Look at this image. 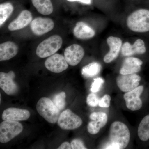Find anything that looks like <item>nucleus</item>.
Instances as JSON below:
<instances>
[{
	"label": "nucleus",
	"instance_id": "aec40b11",
	"mask_svg": "<svg viewBox=\"0 0 149 149\" xmlns=\"http://www.w3.org/2000/svg\"><path fill=\"white\" fill-rule=\"evenodd\" d=\"M33 6L38 12L43 15L52 13L54 8L51 0H32Z\"/></svg>",
	"mask_w": 149,
	"mask_h": 149
},
{
	"label": "nucleus",
	"instance_id": "7c9ffc66",
	"mask_svg": "<svg viewBox=\"0 0 149 149\" xmlns=\"http://www.w3.org/2000/svg\"><path fill=\"white\" fill-rule=\"evenodd\" d=\"M58 149H70L71 148V145L68 142H65L63 143L61 146L58 148Z\"/></svg>",
	"mask_w": 149,
	"mask_h": 149
},
{
	"label": "nucleus",
	"instance_id": "6ab92c4d",
	"mask_svg": "<svg viewBox=\"0 0 149 149\" xmlns=\"http://www.w3.org/2000/svg\"><path fill=\"white\" fill-rule=\"evenodd\" d=\"M19 48L15 43L7 41L0 45V61L10 59L18 53Z\"/></svg>",
	"mask_w": 149,
	"mask_h": 149
},
{
	"label": "nucleus",
	"instance_id": "9b49d317",
	"mask_svg": "<svg viewBox=\"0 0 149 149\" xmlns=\"http://www.w3.org/2000/svg\"><path fill=\"white\" fill-rule=\"evenodd\" d=\"M46 68L54 73H60L67 69L68 64L64 56L60 54H54L45 62Z\"/></svg>",
	"mask_w": 149,
	"mask_h": 149
},
{
	"label": "nucleus",
	"instance_id": "20e7f679",
	"mask_svg": "<svg viewBox=\"0 0 149 149\" xmlns=\"http://www.w3.org/2000/svg\"><path fill=\"white\" fill-rule=\"evenodd\" d=\"M62 38L58 35H54L39 44L36 54L40 58H45L53 55L61 47Z\"/></svg>",
	"mask_w": 149,
	"mask_h": 149
},
{
	"label": "nucleus",
	"instance_id": "393cba45",
	"mask_svg": "<svg viewBox=\"0 0 149 149\" xmlns=\"http://www.w3.org/2000/svg\"><path fill=\"white\" fill-rule=\"evenodd\" d=\"M65 98L66 95L63 92L59 93L54 97L53 102L60 111L64 109L65 106Z\"/></svg>",
	"mask_w": 149,
	"mask_h": 149
},
{
	"label": "nucleus",
	"instance_id": "412c9836",
	"mask_svg": "<svg viewBox=\"0 0 149 149\" xmlns=\"http://www.w3.org/2000/svg\"><path fill=\"white\" fill-rule=\"evenodd\" d=\"M138 134L141 141H147L149 140V114L141 120L138 128Z\"/></svg>",
	"mask_w": 149,
	"mask_h": 149
},
{
	"label": "nucleus",
	"instance_id": "7ed1b4c3",
	"mask_svg": "<svg viewBox=\"0 0 149 149\" xmlns=\"http://www.w3.org/2000/svg\"><path fill=\"white\" fill-rule=\"evenodd\" d=\"M36 109L38 113L47 122L56 123L58 120L60 111L51 99L42 97L37 102Z\"/></svg>",
	"mask_w": 149,
	"mask_h": 149
},
{
	"label": "nucleus",
	"instance_id": "f8f14e48",
	"mask_svg": "<svg viewBox=\"0 0 149 149\" xmlns=\"http://www.w3.org/2000/svg\"><path fill=\"white\" fill-rule=\"evenodd\" d=\"M15 77V73L12 70L8 73L0 72V87L9 95L16 94L18 91V86L13 81Z\"/></svg>",
	"mask_w": 149,
	"mask_h": 149
},
{
	"label": "nucleus",
	"instance_id": "f257e3e1",
	"mask_svg": "<svg viewBox=\"0 0 149 149\" xmlns=\"http://www.w3.org/2000/svg\"><path fill=\"white\" fill-rule=\"evenodd\" d=\"M109 138V142L104 148L124 149L130 141V131L127 125L123 123L115 121L110 127Z\"/></svg>",
	"mask_w": 149,
	"mask_h": 149
},
{
	"label": "nucleus",
	"instance_id": "9d476101",
	"mask_svg": "<svg viewBox=\"0 0 149 149\" xmlns=\"http://www.w3.org/2000/svg\"><path fill=\"white\" fill-rule=\"evenodd\" d=\"M54 23L52 19L49 18L37 17L32 20L30 28L32 32L37 36L44 35L52 30Z\"/></svg>",
	"mask_w": 149,
	"mask_h": 149
},
{
	"label": "nucleus",
	"instance_id": "bb28decb",
	"mask_svg": "<svg viewBox=\"0 0 149 149\" xmlns=\"http://www.w3.org/2000/svg\"><path fill=\"white\" fill-rule=\"evenodd\" d=\"M99 100L97 96L94 93L89 94L87 99V102L88 105L92 107H95L98 105Z\"/></svg>",
	"mask_w": 149,
	"mask_h": 149
},
{
	"label": "nucleus",
	"instance_id": "6e6552de",
	"mask_svg": "<svg viewBox=\"0 0 149 149\" xmlns=\"http://www.w3.org/2000/svg\"><path fill=\"white\" fill-rule=\"evenodd\" d=\"M143 90V86L140 85L124 94V99L128 109L131 111H137L141 109L143 102L140 97Z\"/></svg>",
	"mask_w": 149,
	"mask_h": 149
},
{
	"label": "nucleus",
	"instance_id": "f3484780",
	"mask_svg": "<svg viewBox=\"0 0 149 149\" xmlns=\"http://www.w3.org/2000/svg\"><path fill=\"white\" fill-rule=\"evenodd\" d=\"M32 14L30 11L27 10L22 11L17 18L10 22L8 29L11 31L23 29L32 22Z\"/></svg>",
	"mask_w": 149,
	"mask_h": 149
},
{
	"label": "nucleus",
	"instance_id": "c756f323",
	"mask_svg": "<svg viewBox=\"0 0 149 149\" xmlns=\"http://www.w3.org/2000/svg\"><path fill=\"white\" fill-rule=\"evenodd\" d=\"M68 1L73 2H79L85 5H91L92 3V0H67Z\"/></svg>",
	"mask_w": 149,
	"mask_h": 149
},
{
	"label": "nucleus",
	"instance_id": "4468645a",
	"mask_svg": "<svg viewBox=\"0 0 149 149\" xmlns=\"http://www.w3.org/2000/svg\"><path fill=\"white\" fill-rule=\"evenodd\" d=\"M30 116V112L27 110L12 107L4 111L2 118L3 120L22 121L27 120Z\"/></svg>",
	"mask_w": 149,
	"mask_h": 149
},
{
	"label": "nucleus",
	"instance_id": "39448f33",
	"mask_svg": "<svg viewBox=\"0 0 149 149\" xmlns=\"http://www.w3.org/2000/svg\"><path fill=\"white\" fill-rule=\"evenodd\" d=\"M23 126L18 121L4 120L0 124V142L6 143L22 132Z\"/></svg>",
	"mask_w": 149,
	"mask_h": 149
},
{
	"label": "nucleus",
	"instance_id": "423d86ee",
	"mask_svg": "<svg viewBox=\"0 0 149 149\" xmlns=\"http://www.w3.org/2000/svg\"><path fill=\"white\" fill-rule=\"evenodd\" d=\"M83 123L81 118L70 110H65L60 115L58 124L61 129L70 130L79 128Z\"/></svg>",
	"mask_w": 149,
	"mask_h": 149
},
{
	"label": "nucleus",
	"instance_id": "5701e85b",
	"mask_svg": "<svg viewBox=\"0 0 149 149\" xmlns=\"http://www.w3.org/2000/svg\"><path fill=\"white\" fill-rule=\"evenodd\" d=\"M13 7L10 3L0 5V26H1L10 16L13 11Z\"/></svg>",
	"mask_w": 149,
	"mask_h": 149
},
{
	"label": "nucleus",
	"instance_id": "a211bd4d",
	"mask_svg": "<svg viewBox=\"0 0 149 149\" xmlns=\"http://www.w3.org/2000/svg\"><path fill=\"white\" fill-rule=\"evenodd\" d=\"M73 34L77 39L88 40L93 38L95 35L94 29L83 22H79L76 23L73 29Z\"/></svg>",
	"mask_w": 149,
	"mask_h": 149
},
{
	"label": "nucleus",
	"instance_id": "1a4fd4ad",
	"mask_svg": "<svg viewBox=\"0 0 149 149\" xmlns=\"http://www.w3.org/2000/svg\"><path fill=\"white\" fill-rule=\"evenodd\" d=\"M64 56L67 62L71 66L79 64L85 55V51L83 47L77 44H73L65 50Z\"/></svg>",
	"mask_w": 149,
	"mask_h": 149
},
{
	"label": "nucleus",
	"instance_id": "2eb2a0df",
	"mask_svg": "<svg viewBox=\"0 0 149 149\" xmlns=\"http://www.w3.org/2000/svg\"><path fill=\"white\" fill-rule=\"evenodd\" d=\"M146 49L145 42L141 39H138L133 45L129 42H125L122 45L121 53L124 56H130L136 54H143Z\"/></svg>",
	"mask_w": 149,
	"mask_h": 149
},
{
	"label": "nucleus",
	"instance_id": "cd10ccee",
	"mask_svg": "<svg viewBox=\"0 0 149 149\" xmlns=\"http://www.w3.org/2000/svg\"><path fill=\"white\" fill-rule=\"evenodd\" d=\"M111 98L109 95H105L99 100L98 105L103 108L109 107Z\"/></svg>",
	"mask_w": 149,
	"mask_h": 149
},
{
	"label": "nucleus",
	"instance_id": "ddd939ff",
	"mask_svg": "<svg viewBox=\"0 0 149 149\" xmlns=\"http://www.w3.org/2000/svg\"><path fill=\"white\" fill-rule=\"evenodd\" d=\"M107 42L109 47V51L104 58V61L109 63L117 58L121 50L122 41L118 37L110 36L107 40Z\"/></svg>",
	"mask_w": 149,
	"mask_h": 149
},
{
	"label": "nucleus",
	"instance_id": "a878e982",
	"mask_svg": "<svg viewBox=\"0 0 149 149\" xmlns=\"http://www.w3.org/2000/svg\"><path fill=\"white\" fill-rule=\"evenodd\" d=\"M104 81L101 77H97L94 79V81L91 85V91L93 93L99 92L101 87L104 84Z\"/></svg>",
	"mask_w": 149,
	"mask_h": 149
},
{
	"label": "nucleus",
	"instance_id": "0eeeda50",
	"mask_svg": "<svg viewBox=\"0 0 149 149\" xmlns=\"http://www.w3.org/2000/svg\"><path fill=\"white\" fill-rule=\"evenodd\" d=\"M141 77L138 74H120L116 78L118 87L122 92L127 93L134 90L138 87Z\"/></svg>",
	"mask_w": 149,
	"mask_h": 149
},
{
	"label": "nucleus",
	"instance_id": "b1692460",
	"mask_svg": "<svg viewBox=\"0 0 149 149\" xmlns=\"http://www.w3.org/2000/svg\"><path fill=\"white\" fill-rule=\"evenodd\" d=\"M90 118L101 128L106 125L108 120V116L106 113L102 111L92 113L90 115Z\"/></svg>",
	"mask_w": 149,
	"mask_h": 149
},
{
	"label": "nucleus",
	"instance_id": "4be33fe9",
	"mask_svg": "<svg viewBox=\"0 0 149 149\" xmlns=\"http://www.w3.org/2000/svg\"><path fill=\"white\" fill-rule=\"evenodd\" d=\"M102 66L99 63L94 62L83 67L82 74L87 78L95 77L100 72Z\"/></svg>",
	"mask_w": 149,
	"mask_h": 149
},
{
	"label": "nucleus",
	"instance_id": "f03ea898",
	"mask_svg": "<svg viewBox=\"0 0 149 149\" xmlns=\"http://www.w3.org/2000/svg\"><path fill=\"white\" fill-rule=\"evenodd\" d=\"M126 24L132 32L137 33L149 32V10L140 9L133 12L126 19Z\"/></svg>",
	"mask_w": 149,
	"mask_h": 149
},
{
	"label": "nucleus",
	"instance_id": "c85d7f7f",
	"mask_svg": "<svg viewBox=\"0 0 149 149\" xmlns=\"http://www.w3.org/2000/svg\"><path fill=\"white\" fill-rule=\"evenodd\" d=\"M71 148L72 149H86V147L84 145L82 140L80 139H74L70 143Z\"/></svg>",
	"mask_w": 149,
	"mask_h": 149
},
{
	"label": "nucleus",
	"instance_id": "dca6fc26",
	"mask_svg": "<svg viewBox=\"0 0 149 149\" xmlns=\"http://www.w3.org/2000/svg\"><path fill=\"white\" fill-rule=\"evenodd\" d=\"M143 62L135 57H128L124 60L120 70V74H135L140 72Z\"/></svg>",
	"mask_w": 149,
	"mask_h": 149
}]
</instances>
